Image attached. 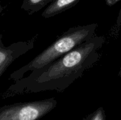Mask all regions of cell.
Instances as JSON below:
<instances>
[{"label": "cell", "mask_w": 121, "mask_h": 120, "mask_svg": "<svg viewBox=\"0 0 121 120\" xmlns=\"http://www.w3.org/2000/svg\"><path fill=\"white\" fill-rule=\"evenodd\" d=\"M105 41L104 36L94 35L52 64L13 82L2 93V98L44 91L63 92L100 59L99 50Z\"/></svg>", "instance_id": "6da1fadb"}, {"label": "cell", "mask_w": 121, "mask_h": 120, "mask_svg": "<svg viewBox=\"0 0 121 120\" xmlns=\"http://www.w3.org/2000/svg\"><path fill=\"white\" fill-rule=\"evenodd\" d=\"M97 23L78 25L70 28L45 50L35 56L26 65L14 71L9 76V80L18 81L28 73L40 70L76 48L81 44L96 35Z\"/></svg>", "instance_id": "7a4b0ae2"}, {"label": "cell", "mask_w": 121, "mask_h": 120, "mask_svg": "<svg viewBox=\"0 0 121 120\" xmlns=\"http://www.w3.org/2000/svg\"><path fill=\"white\" fill-rule=\"evenodd\" d=\"M57 105L55 98L6 105L0 108V120H39Z\"/></svg>", "instance_id": "3957f363"}, {"label": "cell", "mask_w": 121, "mask_h": 120, "mask_svg": "<svg viewBox=\"0 0 121 120\" xmlns=\"http://www.w3.org/2000/svg\"><path fill=\"white\" fill-rule=\"evenodd\" d=\"M35 39V37L26 41H18L5 46L2 41V34L0 33V77L15 60L33 49Z\"/></svg>", "instance_id": "277c9868"}, {"label": "cell", "mask_w": 121, "mask_h": 120, "mask_svg": "<svg viewBox=\"0 0 121 120\" xmlns=\"http://www.w3.org/2000/svg\"><path fill=\"white\" fill-rule=\"evenodd\" d=\"M80 0H55L43 11L41 16L43 18H48L69 9L75 6Z\"/></svg>", "instance_id": "5b68a950"}, {"label": "cell", "mask_w": 121, "mask_h": 120, "mask_svg": "<svg viewBox=\"0 0 121 120\" xmlns=\"http://www.w3.org/2000/svg\"><path fill=\"white\" fill-rule=\"evenodd\" d=\"M54 1L55 0H23L21 8L30 16L44 8H45Z\"/></svg>", "instance_id": "8992f818"}, {"label": "cell", "mask_w": 121, "mask_h": 120, "mask_svg": "<svg viewBox=\"0 0 121 120\" xmlns=\"http://www.w3.org/2000/svg\"><path fill=\"white\" fill-rule=\"evenodd\" d=\"M82 120H106V112L103 108H98L94 112L86 116Z\"/></svg>", "instance_id": "52a82bcc"}, {"label": "cell", "mask_w": 121, "mask_h": 120, "mask_svg": "<svg viewBox=\"0 0 121 120\" xmlns=\"http://www.w3.org/2000/svg\"><path fill=\"white\" fill-rule=\"evenodd\" d=\"M116 1H117V0H106L107 3H108V4H113V3H115Z\"/></svg>", "instance_id": "ba28073f"}, {"label": "cell", "mask_w": 121, "mask_h": 120, "mask_svg": "<svg viewBox=\"0 0 121 120\" xmlns=\"http://www.w3.org/2000/svg\"><path fill=\"white\" fill-rule=\"evenodd\" d=\"M118 76H120V78L121 79V66H120V70H119V72H118Z\"/></svg>", "instance_id": "9c48e42d"}, {"label": "cell", "mask_w": 121, "mask_h": 120, "mask_svg": "<svg viewBox=\"0 0 121 120\" xmlns=\"http://www.w3.org/2000/svg\"><path fill=\"white\" fill-rule=\"evenodd\" d=\"M2 11H3V7H2V6H1V4H0V13L2 12Z\"/></svg>", "instance_id": "30bf717a"}]
</instances>
